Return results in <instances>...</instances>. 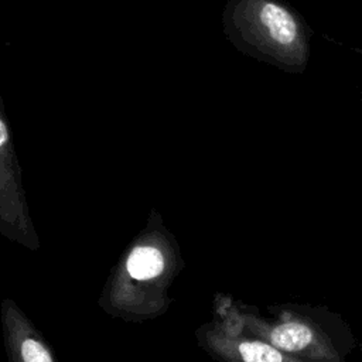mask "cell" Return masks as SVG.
<instances>
[{
  "instance_id": "6da1fadb",
  "label": "cell",
  "mask_w": 362,
  "mask_h": 362,
  "mask_svg": "<svg viewBox=\"0 0 362 362\" xmlns=\"http://www.w3.org/2000/svg\"><path fill=\"white\" fill-rule=\"evenodd\" d=\"M240 27L266 57L283 65L301 68L308 58V40L298 18L273 0H245Z\"/></svg>"
},
{
  "instance_id": "7a4b0ae2",
  "label": "cell",
  "mask_w": 362,
  "mask_h": 362,
  "mask_svg": "<svg viewBox=\"0 0 362 362\" xmlns=\"http://www.w3.org/2000/svg\"><path fill=\"white\" fill-rule=\"evenodd\" d=\"M263 339L277 349L305 362H338L339 355L328 338L304 317H281L260 324Z\"/></svg>"
},
{
  "instance_id": "3957f363",
  "label": "cell",
  "mask_w": 362,
  "mask_h": 362,
  "mask_svg": "<svg viewBox=\"0 0 362 362\" xmlns=\"http://www.w3.org/2000/svg\"><path fill=\"white\" fill-rule=\"evenodd\" d=\"M164 259L154 247H137L127 259V270L132 277L137 280H147L161 273Z\"/></svg>"
},
{
  "instance_id": "277c9868",
  "label": "cell",
  "mask_w": 362,
  "mask_h": 362,
  "mask_svg": "<svg viewBox=\"0 0 362 362\" xmlns=\"http://www.w3.org/2000/svg\"><path fill=\"white\" fill-rule=\"evenodd\" d=\"M21 355L24 362H52L45 348L34 339H25L23 342Z\"/></svg>"
},
{
  "instance_id": "5b68a950",
  "label": "cell",
  "mask_w": 362,
  "mask_h": 362,
  "mask_svg": "<svg viewBox=\"0 0 362 362\" xmlns=\"http://www.w3.org/2000/svg\"><path fill=\"white\" fill-rule=\"evenodd\" d=\"M7 139V130H6V126L3 124V122L0 120V146L6 141Z\"/></svg>"
}]
</instances>
